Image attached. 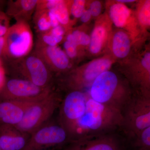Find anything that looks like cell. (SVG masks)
Here are the masks:
<instances>
[{
	"mask_svg": "<svg viewBox=\"0 0 150 150\" xmlns=\"http://www.w3.org/2000/svg\"><path fill=\"white\" fill-rule=\"evenodd\" d=\"M92 16L89 9L85 10L81 17V20L83 23H86L90 19Z\"/></svg>",
	"mask_w": 150,
	"mask_h": 150,
	"instance_id": "obj_31",
	"label": "cell"
},
{
	"mask_svg": "<svg viewBox=\"0 0 150 150\" xmlns=\"http://www.w3.org/2000/svg\"><path fill=\"white\" fill-rule=\"evenodd\" d=\"M33 103L0 100V124L16 126L21 122L28 108Z\"/></svg>",
	"mask_w": 150,
	"mask_h": 150,
	"instance_id": "obj_14",
	"label": "cell"
},
{
	"mask_svg": "<svg viewBox=\"0 0 150 150\" xmlns=\"http://www.w3.org/2000/svg\"><path fill=\"white\" fill-rule=\"evenodd\" d=\"M122 112L100 104L88 96L85 111L69 135L70 142L86 136L105 133L121 127Z\"/></svg>",
	"mask_w": 150,
	"mask_h": 150,
	"instance_id": "obj_1",
	"label": "cell"
},
{
	"mask_svg": "<svg viewBox=\"0 0 150 150\" xmlns=\"http://www.w3.org/2000/svg\"><path fill=\"white\" fill-rule=\"evenodd\" d=\"M86 1L83 0H75L67 2L69 13L76 18H79L84 11Z\"/></svg>",
	"mask_w": 150,
	"mask_h": 150,
	"instance_id": "obj_24",
	"label": "cell"
},
{
	"mask_svg": "<svg viewBox=\"0 0 150 150\" xmlns=\"http://www.w3.org/2000/svg\"><path fill=\"white\" fill-rule=\"evenodd\" d=\"M112 62L107 58L96 59L82 70H77L69 75L65 82L70 91H81L83 87L92 84L100 75L109 70Z\"/></svg>",
	"mask_w": 150,
	"mask_h": 150,
	"instance_id": "obj_10",
	"label": "cell"
},
{
	"mask_svg": "<svg viewBox=\"0 0 150 150\" xmlns=\"http://www.w3.org/2000/svg\"><path fill=\"white\" fill-rule=\"evenodd\" d=\"M33 53L42 60L51 72L63 71L69 68V57L58 46H45L36 42Z\"/></svg>",
	"mask_w": 150,
	"mask_h": 150,
	"instance_id": "obj_12",
	"label": "cell"
},
{
	"mask_svg": "<svg viewBox=\"0 0 150 150\" xmlns=\"http://www.w3.org/2000/svg\"><path fill=\"white\" fill-rule=\"evenodd\" d=\"M12 65L13 72L18 76V78L26 80L41 87H51V72L33 52L14 60Z\"/></svg>",
	"mask_w": 150,
	"mask_h": 150,
	"instance_id": "obj_7",
	"label": "cell"
},
{
	"mask_svg": "<svg viewBox=\"0 0 150 150\" xmlns=\"http://www.w3.org/2000/svg\"><path fill=\"white\" fill-rule=\"evenodd\" d=\"M61 150H125L115 135L105 133L86 136L67 144Z\"/></svg>",
	"mask_w": 150,
	"mask_h": 150,
	"instance_id": "obj_11",
	"label": "cell"
},
{
	"mask_svg": "<svg viewBox=\"0 0 150 150\" xmlns=\"http://www.w3.org/2000/svg\"><path fill=\"white\" fill-rule=\"evenodd\" d=\"M0 150H2L1 149V148H0Z\"/></svg>",
	"mask_w": 150,
	"mask_h": 150,
	"instance_id": "obj_34",
	"label": "cell"
},
{
	"mask_svg": "<svg viewBox=\"0 0 150 150\" xmlns=\"http://www.w3.org/2000/svg\"><path fill=\"white\" fill-rule=\"evenodd\" d=\"M30 135L15 126L0 124V148L2 150H24Z\"/></svg>",
	"mask_w": 150,
	"mask_h": 150,
	"instance_id": "obj_13",
	"label": "cell"
},
{
	"mask_svg": "<svg viewBox=\"0 0 150 150\" xmlns=\"http://www.w3.org/2000/svg\"><path fill=\"white\" fill-rule=\"evenodd\" d=\"M61 101L59 96L52 91L45 98L33 103L25 111L21 122L16 127L30 135L51 119Z\"/></svg>",
	"mask_w": 150,
	"mask_h": 150,
	"instance_id": "obj_3",
	"label": "cell"
},
{
	"mask_svg": "<svg viewBox=\"0 0 150 150\" xmlns=\"http://www.w3.org/2000/svg\"><path fill=\"white\" fill-rule=\"evenodd\" d=\"M118 3H132L133 2L135 1L134 0H127V1H123V0H119V1H117Z\"/></svg>",
	"mask_w": 150,
	"mask_h": 150,
	"instance_id": "obj_33",
	"label": "cell"
},
{
	"mask_svg": "<svg viewBox=\"0 0 150 150\" xmlns=\"http://www.w3.org/2000/svg\"><path fill=\"white\" fill-rule=\"evenodd\" d=\"M89 96L98 103L122 112L132 99L128 89L118 76L109 71L102 73L93 81Z\"/></svg>",
	"mask_w": 150,
	"mask_h": 150,
	"instance_id": "obj_2",
	"label": "cell"
},
{
	"mask_svg": "<svg viewBox=\"0 0 150 150\" xmlns=\"http://www.w3.org/2000/svg\"><path fill=\"white\" fill-rule=\"evenodd\" d=\"M5 46V37L4 36H0V58L2 56H4Z\"/></svg>",
	"mask_w": 150,
	"mask_h": 150,
	"instance_id": "obj_32",
	"label": "cell"
},
{
	"mask_svg": "<svg viewBox=\"0 0 150 150\" xmlns=\"http://www.w3.org/2000/svg\"><path fill=\"white\" fill-rule=\"evenodd\" d=\"M88 96L82 91H72L61 101L58 121L67 131L69 137L84 113Z\"/></svg>",
	"mask_w": 150,
	"mask_h": 150,
	"instance_id": "obj_9",
	"label": "cell"
},
{
	"mask_svg": "<svg viewBox=\"0 0 150 150\" xmlns=\"http://www.w3.org/2000/svg\"><path fill=\"white\" fill-rule=\"evenodd\" d=\"M131 48L129 35L123 31L115 33L112 42V51L116 57L123 59L128 56Z\"/></svg>",
	"mask_w": 150,
	"mask_h": 150,
	"instance_id": "obj_17",
	"label": "cell"
},
{
	"mask_svg": "<svg viewBox=\"0 0 150 150\" xmlns=\"http://www.w3.org/2000/svg\"><path fill=\"white\" fill-rule=\"evenodd\" d=\"M51 11L58 19L60 25L67 26L70 22L68 3L62 0H38L35 10Z\"/></svg>",
	"mask_w": 150,
	"mask_h": 150,
	"instance_id": "obj_16",
	"label": "cell"
},
{
	"mask_svg": "<svg viewBox=\"0 0 150 150\" xmlns=\"http://www.w3.org/2000/svg\"><path fill=\"white\" fill-rule=\"evenodd\" d=\"M52 91L51 87H41L26 80L12 78L6 79L0 92V100L34 103L45 98Z\"/></svg>",
	"mask_w": 150,
	"mask_h": 150,
	"instance_id": "obj_6",
	"label": "cell"
},
{
	"mask_svg": "<svg viewBox=\"0 0 150 150\" xmlns=\"http://www.w3.org/2000/svg\"><path fill=\"white\" fill-rule=\"evenodd\" d=\"M89 9L91 13V16L94 17L98 16L102 10L101 3L99 1H94L91 4Z\"/></svg>",
	"mask_w": 150,
	"mask_h": 150,
	"instance_id": "obj_28",
	"label": "cell"
},
{
	"mask_svg": "<svg viewBox=\"0 0 150 150\" xmlns=\"http://www.w3.org/2000/svg\"><path fill=\"white\" fill-rule=\"evenodd\" d=\"M142 67L145 71L149 74L150 73V53L148 52L145 54L142 59Z\"/></svg>",
	"mask_w": 150,
	"mask_h": 150,
	"instance_id": "obj_30",
	"label": "cell"
},
{
	"mask_svg": "<svg viewBox=\"0 0 150 150\" xmlns=\"http://www.w3.org/2000/svg\"><path fill=\"white\" fill-rule=\"evenodd\" d=\"M66 40L75 43L77 46H87L90 42V37L84 32L75 30L68 34Z\"/></svg>",
	"mask_w": 150,
	"mask_h": 150,
	"instance_id": "obj_23",
	"label": "cell"
},
{
	"mask_svg": "<svg viewBox=\"0 0 150 150\" xmlns=\"http://www.w3.org/2000/svg\"><path fill=\"white\" fill-rule=\"evenodd\" d=\"M138 18L141 24L145 26L150 24V1H146L139 11Z\"/></svg>",
	"mask_w": 150,
	"mask_h": 150,
	"instance_id": "obj_25",
	"label": "cell"
},
{
	"mask_svg": "<svg viewBox=\"0 0 150 150\" xmlns=\"http://www.w3.org/2000/svg\"><path fill=\"white\" fill-rule=\"evenodd\" d=\"M70 141L67 131L58 122L51 119L30 134L24 150H46L64 147Z\"/></svg>",
	"mask_w": 150,
	"mask_h": 150,
	"instance_id": "obj_4",
	"label": "cell"
},
{
	"mask_svg": "<svg viewBox=\"0 0 150 150\" xmlns=\"http://www.w3.org/2000/svg\"><path fill=\"white\" fill-rule=\"evenodd\" d=\"M132 139V146L135 150H150V127L140 131Z\"/></svg>",
	"mask_w": 150,
	"mask_h": 150,
	"instance_id": "obj_21",
	"label": "cell"
},
{
	"mask_svg": "<svg viewBox=\"0 0 150 150\" xmlns=\"http://www.w3.org/2000/svg\"><path fill=\"white\" fill-rule=\"evenodd\" d=\"M65 53L69 58L74 59L77 54L78 46L72 42L66 40L64 44Z\"/></svg>",
	"mask_w": 150,
	"mask_h": 150,
	"instance_id": "obj_27",
	"label": "cell"
},
{
	"mask_svg": "<svg viewBox=\"0 0 150 150\" xmlns=\"http://www.w3.org/2000/svg\"><path fill=\"white\" fill-rule=\"evenodd\" d=\"M38 0H17L8 2L6 14L17 21L30 20L36 8Z\"/></svg>",
	"mask_w": 150,
	"mask_h": 150,
	"instance_id": "obj_15",
	"label": "cell"
},
{
	"mask_svg": "<svg viewBox=\"0 0 150 150\" xmlns=\"http://www.w3.org/2000/svg\"><path fill=\"white\" fill-rule=\"evenodd\" d=\"M63 36L55 35L49 30L46 32L39 34L37 42L45 46H57L63 40Z\"/></svg>",
	"mask_w": 150,
	"mask_h": 150,
	"instance_id": "obj_22",
	"label": "cell"
},
{
	"mask_svg": "<svg viewBox=\"0 0 150 150\" xmlns=\"http://www.w3.org/2000/svg\"><path fill=\"white\" fill-rule=\"evenodd\" d=\"M106 35V30L103 25H98L92 33L89 43L90 50L92 53L97 54L102 49Z\"/></svg>",
	"mask_w": 150,
	"mask_h": 150,
	"instance_id": "obj_19",
	"label": "cell"
},
{
	"mask_svg": "<svg viewBox=\"0 0 150 150\" xmlns=\"http://www.w3.org/2000/svg\"><path fill=\"white\" fill-rule=\"evenodd\" d=\"M33 21L35 29L39 34L46 32L52 28L48 10H35Z\"/></svg>",
	"mask_w": 150,
	"mask_h": 150,
	"instance_id": "obj_20",
	"label": "cell"
},
{
	"mask_svg": "<svg viewBox=\"0 0 150 150\" xmlns=\"http://www.w3.org/2000/svg\"><path fill=\"white\" fill-rule=\"evenodd\" d=\"M10 18L6 13L0 11V36L5 35L9 28L10 27Z\"/></svg>",
	"mask_w": 150,
	"mask_h": 150,
	"instance_id": "obj_26",
	"label": "cell"
},
{
	"mask_svg": "<svg viewBox=\"0 0 150 150\" xmlns=\"http://www.w3.org/2000/svg\"><path fill=\"white\" fill-rule=\"evenodd\" d=\"M6 71L1 59L0 58V92L5 84L6 81Z\"/></svg>",
	"mask_w": 150,
	"mask_h": 150,
	"instance_id": "obj_29",
	"label": "cell"
},
{
	"mask_svg": "<svg viewBox=\"0 0 150 150\" xmlns=\"http://www.w3.org/2000/svg\"><path fill=\"white\" fill-rule=\"evenodd\" d=\"M121 127L132 138L139 132L150 127V98L144 96L131 99L122 111Z\"/></svg>",
	"mask_w": 150,
	"mask_h": 150,
	"instance_id": "obj_8",
	"label": "cell"
},
{
	"mask_svg": "<svg viewBox=\"0 0 150 150\" xmlns=\"http://www.w3.org/2000/svg\"><path fill=\"white\" fill-rule=\"evenodd\" d=\"M109 13L110 18L115 26L121 28L126 24L131 11L125 5L118 3L111 6Z\"/></svg>",
	"mask_w": 150,
	"mask_h": 150,
	"instance_id": "obj_18",
	"label": "cell"
},
{
	"mask_svg": "<svg viewBox=\"0 0 150 150\" xmlns=\"http://www.w3.org/2000/svg\"><path fill=\"white\" fill-rule=\"evenodd\" d=\"M5 37L4 56L16 60L27 56L32 51L33 34L27 22L16 21L9 28Z\"/></svg>",
	"mask_w": 150,
	"mask_h": 150,
	"instance_id": "obj_5",
	"label": "cell"
}]
</instances>
